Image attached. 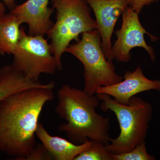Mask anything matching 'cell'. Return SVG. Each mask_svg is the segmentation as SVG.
<instances>
[{
    "instance_id": "2e32d148",
    "label": "cell",
    "mask_w": 160,
    "mask_h": 160,
    "mask_svg": "<svg viewBox=\"0 0 160 160\" xmlns=\"http://www.w3.org/2000/svg\"><path fill=\"white\" fill-rule=\"evenodd\" d=\"M53 158L42 143L36 145L22 160H52Z\"/></svg>"
},
{
    "instance_id": "8fae6325",
    "label": "cell",
    "mask_w": 160,
    "mask_h": 160,
    "mask_svg": "<svg viewBox=\"0 0 160 160\" xmlns=\"http://www.w3.org/2000/svg\"><path fill=\"white\" fill-rule=\"evenodd\" d=\"M35 134L55 160H74L81 152L88 149L92 142L89 140L82 144H76L69 140L52 136L40 122Z\"/></svg>"
},
{
    "instance_id": "5bb4252c",
    "label": "cell",
    "mask_w": 160,
    "mask_h": 160,
    "mask_svg": "<svg viewBox=\"0 0 160 160\" xmlns=\"http://www.w3.org/2000/svg\"><path fill=\"white\" fill-rule=\"evenodd\" d=\"M106 145L102 142L92 141L89 148L74 160H113L112 154L108 151Z\"/></svg>"
},
{
    "instance_id": "9a60e30c",
    "label": "cell",
    "mask_w": 160,
    "mask_h": 160,
    "mask_svg": "<svg viewBox=\"0 0 160 160\" xmlns=\"http://www.w3.org/2000/svg\"><path fill=\"white\" fill-rule=\"evenodd\" d=\"M113 160H155L153 156L149 154L147 152L146 141L128 152L119 154H112Z\"/></svg>"
},
{
    "instance_id": "9c48e42d",
    "label": "cell",
    "mask_w": 160,
    "mask_h": 160,
    "mask_svg": "<svg viewBox=\"0 0 160 160\" xmlns=\"http://www.w3.org/2000/svg\"><path fill=\"white\" fill-rule=\"evenodd\" d=\"M123 78L117 84L99 87L96 94L109 95L120 104L127 105L132 97L140 92L151 90L160 92V80L149 79L139 66L133 71H126Z\"/></svg>"
},
{
    "instance_id": "4fadbf2b",
    "label": "cell",
    "mask_w": 160,
    "mask_h": 160,
    "mask_svg": "<svg viewBox=\"0 0 160 160\" xmlns=\"http://www.w3.org/2000/svg\"><path fill=\"white\" fill-rule=\"evenodd\" d=\"M22 23L15 15L10 12L0 20V53L12 54L20 37Z\"/></svg>"
},
{
    "instance_id": "8992f818",
    "label": "cell",
    "mask_w": 160,
    "mask_h": 160,
    "mask_svg": "<svg viewBox=\"0 0 160 160\" xmlns=\"http://www.w3.org/2000/svg\"><path fill=\"white\" fill-rule=\"evenodd\" d=\"M21 37L13 52L12 65L30 79L38 82L42 73L53 74L59 70L51 46L42 35L26 34L21 27Z\"/></svg>"
},
{
    "instance_id": "7a4b0ae2",
    "label": "cell",
    "mask_w": 160,
    "mask_h": 160,
    "mask_svg": "<svg viewBox=\"0 0 160 160\" xmlns=\"http://www.w3.org/2000/svg\"><path fill=\"white\" fill-rule=\"evenodd\" d=\"M58 98L55 110L66 121L59 131L76 144L89 140L109 144L110 119L96 111L100 102L97 95H89L83 90L64 84L58 91Z\"/></svg>"
},
{
    "instance_id": "30bf717a",
    "label": "cell",
    "mask_w": 160,
    "mask_h": 160,
    "mask_svg": "<svg viewBox=\"0 0 160 160\" xmlns=\"http://www.w3.org/2000/svg\"><path fill=\"white\" fill-rule=\"evenodd\" d=\"M49 0H27L11 10L21 23L29 26V35L44 36L53 26L50 19L54 9L48 6Z\"/></svg>"
},
{
    "instance_id": "7c38bea8",
    "label": "cell",
    "mask_w": 160,
    "mask_h": 160,
    "mask_svg": "<svg viewBox=\"0 0 160 160\" xmlns=\"http://www.w3.org/2000/svg\"><path fill=\"white\" fill-rule=\"evenodd\" d=\"M34 88H55L54 82L43 84L26 77L12 65L0 68V102L9 96L25 89Z\"/></svg>"
},
{
    "instance_id": "52a82bcc",
    "label": "cell",
    "mask_w": 160,
    "mask_h": 160,
    "mask_svg": "<svg viewBox=\"0 0 160 160\" xmlns=\"http://www.w3.org/2000/svg\"><path fill=\"white\" fill-rule=\"evenodd\" d=\"M138 14L129 6L126 7L122 14V26L115 32L117 39L112 46L113 58L118 62H129L132 58L130 51L137 47L145 49L148 52L151 61L152 62L155 61L154 49L152 46L146 42L144 35L149 36L152 41H157L158 38L150 34L143 27Z\"/></svg>"
},
{
    "instance_id": "277c9868",
    "label": "cell",
    "mask_w": 160,
    "mask_h": 160,
    "mask_svg": "<svg viewBox=\"0 0 160 160\" xmlns=\"http://www.w3.org/2000/svg\"><path fill=\"white\" fill-rule=\"evenodd\" d=\"M51 1L56 11V21L47 35L51 40L52 53L60 71L62 68V56L72 41H79L80 35L97 29V25L92 18L91 8L86 0Z\"/></svg>"
},
{
    "instance_id": "d6986e66",
    "label": "cell",
    "mask_w": 160,
    "mask_h": 160,
    "mask_svg": "<svg viewBox=\"0 0 160 160\" xmlns=\"http://www.w3.org/2000/svg\"><path fill=\"white\" fill-rule=\"evenodd\" d=\"M6 7L4 3L0 2V20L6 13Z\"/></svg>"
},
{
    "instance_id": "ac0fdd59",
    "label": "cell",
    "mask_w": 160,
    "mask_h": 160,
    "mask_svg": "<svg viewBox=\"0 0 160 160\" xmlns=\"http://www.w3.org/2000/svg\"><path fill=\"white\" fill-rule=\"evenodd\" d=\"M0 1L4 2L5 5L11 10H12L17 6L15 3V0H0Z\"/></svg>"
},
{
    "instance_id": "3957f363",
    "label": "cell",
    "mask_w": 160,
    "mask_h": 160,
    "mask_svg": "<svg viewBox=\"0 0 160 160\" xmlns=\"http://www.w3.org/2000/svg\"><path fill=\"white\" fill-rule=\"evenodd\" d=\"M103 111L112 112L119 125L120 134L111 138L106 149L112 154L128 152L146 141L149 123L152 117V104L138 97L133 96L127 105L118 102L109 95L98 93Z\"/></svg>"
},
{
    "instance_id": "ba28073f",
    "label": "cell",
    "mask_w": 160,
    "mask_h": 160,
    "mask_svg": "<svg viewBox=\"0 0 160 160\" xmlns=\"http://www.w3.org/2000/svg\"><path fill=\"white\" fill-rule=\"evenodd\" d=\"M93 10L97 30L102 39V46L106 57L114 60L111 38L116 24L126 7L129 0H86Z\"/></svg>"
},
{
    "instance_id": "e0dca14e",
    "label": "cell",
    "mask_w": 160,
    "mask_h": 160,
    "mask_svg": "<svg viewBox=\"0 0 160 160\" xmlns=\"http://www.w3.org/2000/svg\"><path fill=\"white\" fill-rule=\"evenodd\" d=\"M159 0H129V6L139 14L144 7L151 5Z\"/></svg>"
},
{
    "instance_id": "6da1fadb",
    "label": "cell",
    "mask_w": 160,
    "mask_h": 160,
    "mask_svg": "<svg viewBox=\"0 0 160 160\" xmlns=\"http://www.w3.org/2000/svg\"><path fill=\"white\" fill-rule=\"evenodd\" d=\"M53 88L18 92L0 102V152L22 160L37 145L36 131L45 104L54 99Z\"/></svg>"
},
{
    "instance_id": "ffe728a7",
    "label": "cell",
    "mask_w": 160,
    "mask_h": 160,
    "mask_svg": "<svg viewBox=\"0 0 160 160\" xmlns=\"http://www.w3.org/2000/svg\"><path fill=\"white\" fill-rule=\"evenodd\" d=\"M0 154H1V152H0Z\"/></svg>"
},
{
    "instance_id": "5b68a950",
    "label": "cell",
    "mask_w": 160,
    "mask_h": 160,
    "mask_svg": "<svg viewBox=\"0 0 160 160\" xmlns=\"http://www.w3.org/2000/svg\"><path fill=\"white\" fill-rule=\"evenodd\" d=\"M81 35V39L70 44L66 52L74 56L82 64L85 80L83 91L93 96L99 87L117 84L123 78L116 72L112 61L106 57L97 29L83 32Z\"/></svg>"
}]
</instances>
